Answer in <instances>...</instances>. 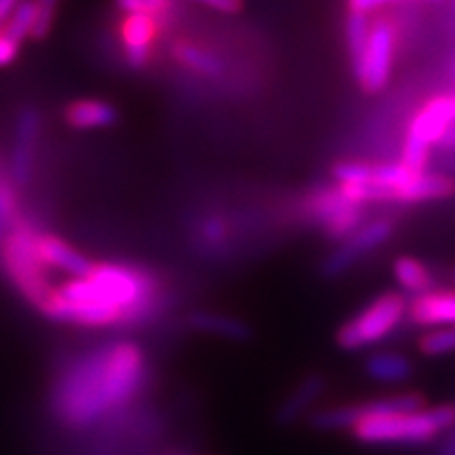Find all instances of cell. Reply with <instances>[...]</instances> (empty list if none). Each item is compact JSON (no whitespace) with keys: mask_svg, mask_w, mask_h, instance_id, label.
I'll return each mask as SVG.
<instances>
[{"mask_svg":"<svg viewBox=\"0 0 455 455\" xmlns=\"http://www.w3.org/2000/svg\"><path fill=\"white\" fill-rule=\"evenodd\" d=\"M453 284H455V272H453Z\"/></svg>","mask_w":455,"mask_h":455,"instance_id":"obj_31","label":"cell"},{"mask_svg":"<svg viewBox=\"0 0 455 455\" xmlns=\"http://www.w3.org/2000/svg\"><path fill=\"white\" fill-rule=\"evenodd\" d=\"M418 348L426 356H443L455 352V325L428 329L418 341Z\"/></svg>","mask_w":455,"mask_h":455,"instance_id":"obj_22","label":"cell"},{"mask_svg":"<svg viewBox=\"0 0 455 455\" xmlns=\"http://www.w3.org/2000/svg\"><path fill=\"white\" fill-rule=\"evenodd\" d=\"M20 43L13 41L4 30H0V68H7L13 64L17 55H20Z\"/></svg>","mask_w":455,"mask_h":455,"instance_id":"obj_25","label":"cell"},{"mask_svg":"<svg viewBox=\"0 0 455 455\" xmlns=\"http://www.w3.org/2000/svg\"><path fill=\"white\" fill-rule=\"evenodd\" d=\"M455 426L453 405H419L365 415L352 426V435L365 445H428Z\"/></svg>","mask_w":455,"mask_h":455,"instance_id":"obj_3","label":"cell"},{"mask_svg":"<svg viewBox=\"0 0 455 455\" xmlns=\"http://www.w3.org/2000/svg\"><path fill=\"white\" fill-rule=\"evenodd\" d=\"M57 7H60V0H36V21H34L30 38L43 41L47 36L53 26Z\"/></svg>","mask_w":455,"mask_h":455,"instance_id":"obj_24","label":"cell"},{"mask_svg":"<svg viewBox=\"0 0 455 455\" xmlns=\"http://www.w3.org/2000/svg\"><path fill=\"white\" fill-rule=\"evenodd\" d=\"M66 121L74 129H106L118 121V112L108 101L78 100L68 106Z\"/></svg>","mask_w":455,"mask_h":455,"instance_id":"obj_17","label":"cell"},{"mask_svg":"<svg viewBox=\"0 0 455 455\" xmlns=\"http://www.w3.org/2000/svg\"><path fill=\"white\" fill-rule=\"evenodd\" d=\"M36 253L44 264V268L49 270L51 278H53V275H84V272L93 266V261H91L81 249H76L74 244L64 241V238L47 235V232L41 230H38L36 235Z\"/></svg>","mask_w":455,"mask_h":455,"instance_id":"obj_10","label":"cell"},{"mask_svg":"<svg viewBox=\"0 0 455 455\" xmlns=\"http://www.w3.org/2000/svg\"><path fill=\"white\" fill-rule=\"evenodd\" d=\"M371 20L369 13H361V11H350L346 17V44H348V55L355 68L361 61L363 53H365L369 34H371Z\"/></svg>","mask_w":455,"mask_h":455,"instance_id":"obj_20","label":"cell"},{"mask_svg":"<svg viewBox=\"0 0 455 455\" xmlns=\"http://www.w3.org/2000/svg\"><path fill=\"white\" fill-rule=\"evenodd\" d=\"M388 3L392 0H348L350 11H361V13H371L373 9L384 7ZM428 3H439V0H428Z\"/></svg>","mask_w":455,"mask_h":455,"instance_id":"obj_27","label":"cell"},{"mask_svg":"<svg viewBox=\"0 0 455 455\" xmlns=\"http://www.w3.org/2000/svg\"><path fill=\"white\" fill-rule=\"evenodd\" d=\"M34 21H36V0H21L3 30L7 32L13 41L21 44L26 38H30Z\"/></svg>","mask_w":455,"mask_h":455,"instance_id":"obj_21","label":"cell"},{"mask_svg":"<svg viewBox=\"0 0 455 455\" xmlns=\"http://www.w3.org/2000/svg\"><path fill=\"white\" fill-rule=\"evenodd\" d=\"M395 57V30L388 21H378L371 26L369 43L361 61L352 68L361 89L365 93H379L388 87Z\"/></svg>","mask_w":455,"mask_h":455,"instance_id":"obj_7","label":"cell"},{"mask_svg":"<svg viewBox=\"0 0 455 455\" xmlns=\"http://www.w3.org/2000/svg\"><path fill=\"white\" fill-rule=\"evenodd\" d=\"M175 57H178L180 64L188 66L196 74H203V76L215 78L224 72V64H221L220 57L209 53V51L198 47V44L180 43L178 47H175Z\"/></svg>","mask_w":455,"mask_h":455,"instance_id":"obj_19","label":"cell"},{"mask_svg":"<svg viewBox=\"0 0 455 455\" xmlns=\"http://www.w3.org/2000/svg\"><path fill=\"white\" fill-rule=\"evenodd\" d=\"M455 124V93L439 95L430 100L422 110L415 114L411 127H409L407 141L430 148L439 144L447 129Z\"/></svg>","mask_w":455,"mask_h":455,"instance_id":"obj_8","label":"cell"},{"mask_svg":"<svg viewBox=\"0 0 455 455\" xmlns=\"http://www.w3.org/2000/svg\"><path fill=\"white\" fill-rule=\"evenodd\" d=\"M169 291L155 270L129 261H93L78 276L55 281L41 315L83 329L150 325L167 310Z\"/></svg>","mask_w":455,"mask_h":455,"instance_id":"obj_2","label":"cell"},{"mask_svg":"<svg viewBox=\"0 0 455 455\" xmlns=\"http://www.w3.org/2000/svg\"><path fill=\"white\" fill-rule=\"evenodd\" d=\"M158 32L156 15L150 13H127L121 24V38L124 49V61L133 70L148 66L152 57V43Z\"/></svg>","mask_w":455,"mask_h":455,"instance_id":"obj_11","label":"cell"},{"mask_svg":"<svg viewBox=\"0 0 455 455\" xmlns=\"http://www.w3.org/2000/svg\"><path fill=\"white\" fill-rule=\"evenodd\" d=\"M148 379V356L133 339H110L72 352L51 375V419L72 432L116 422L135 405Z\"/></svg>","mask_w":455,"mask_h":455,"instance_id":"obj_1","label":"cell"},{"mask_svg":"<svg viewBox=\"0 0 455 455\" xmlns=\"http://www.w3.org/2000/svg\"><path fill=\"white\" fill-rule=\"evenodd\" d=\"M17 220V190L15 184L0 181V244L9 235L11 226Z\"/></svg>","mask_w":455,"mask_h":455,"instance_id":"obj_23","label":"cell"},{"mask_svg":"<svg viewBox=\"0 0 455 455\" xmlns=\"http://www.w3.org/2000/svg\"><path fill=\"white\" fill-rule=\"evenodd\" d=\"M21 0H0V30H3L4 24L9 21V17L13 15V11Z\"/></svg>","mask_w":455,"mask_h":455,"instance_id":"obj_28","label":"cell"},{"mask_svg":"<svg viewBox=\"0 0 455 455\" xmlns=\"http://www.w3.org/2000/svg\"><path fill=\"white\" fill-rule=\"evenodd\" d=\"M407 301L401 291L375 295L356 315L341 323L335 333V344L346 352H361L382 344L407 318Z\"/></svg>","mask_w":455,"mask_h":455,"instance_id":"obj_4","label":"cell"},{"mask_svg":"<svg viewBox=\"0 0 455 455\" xmlns=\"http://www.w3.org/2000/svg\"><path fill=\"white\" fill-rule=\"evenodd\" d=\"M392 275H395L401 291L411 295V298L436 287V276L430 270V266H426L422 259L411 258V255H401L392 261Z\"/></svg>","mask_w":455,"mask_h":455,"instance_id":"obj_15","label":"cell"},{"mask_svg":"<svg viewBox=\"0 0 455 455\" xmlns=\"http://www.w3.org/2000/svg\"><path fill=\"white\" fill-rule=\"evenodd\" d=\"M439 146L441 148H455V124L451 129H447V133L441 138Z\"/></svg>","mask_w":455,"mask_h":455,"instance_id":"obj_29","label":"cell"},{"mask_svg":"<svg viewBox=\"0 0 455 455\" xmlns=\"http://www.w3.org/2000/svg\"><path fill=\"white\" fill-rule=\"evenodd\" d=\"M146 3H152V4H156V7H161V9H167L169 0H146Z\"/></svg>","mask_w":455,"mask_h":455,"instance_id":"obj_30","label":"cell"},{"mask_svg":"<svg viewBox=\"0 0 455 455\" xmlns=\"http://www.w3.org/2000/svg\"><path fill=\"white\" fill-rule=\"evenodd\" d=\"M188 327L195 329L198 333L215 335V338L221 339L244 341L251 338V327L244 321H241V318L212 310L190 312V316H188Z\"/></svg>","mask_w":455,"mask_h":455,"instance_id":"obj_14","label":"cell"},{"mask_svg":"<svg viewBox=\"0 0 455 455\" xmlns=\"http://www.w3.org/2000/svg\"><path fill=\"white\" fill-rule=\"evenodd\" d=\"M188 3L201 4V7L220 11L226 15H235L243 9V0H188Z\"/></svg>","mask_w":455,"mask_h":455,"instance_id":"obj_26","label":"cell"},{"mask_svg":"<svg viewBox=\"0 0 455 455\" xmlns=\"http://www.w3.org/2000/svg\"><path fill=\"white\" fill-rule=\"evenodd\" d=\"M323 386H325V379H323L321 375H308V378H306L304 382L281 403L278 419H281L283 424H291L295 419H299L301 415H304V409L312 405V403L321 396Z\"/></svg>","mask_w":455,"mask_h":455,"instance_id":"obj_18","label":"cell"},{"mask_svg":"<svg viewBox=\"0 0 455 455\" xmlns=\"http://www.w3.org/2000/svg\"><path fill=\"white\" fill-rule=\"evenodd\" d=\"M407 318L415 327L439 329L455 325V289L435 287L407 301Z\"/></svg>","mask_w":455,"mask_h":455,"instance_id":"obj_9","label":"cell"},{"mask_svg":"<svg viewBox=\"0 0 455 455\" xmlns=\"http://www.w3.org/2000/svg\"><path fill=\"white\" fill-rule=\"evenodd\" d=\"M392 232H395V224L388 218L363 221L352 235L339 241L338 247L327 255L321 266L323 276L338 278L346 275L350 268H355L358 261L365 259L369 253L382 247L384 243H388Z\"/></svg>","mask_w":455,"mask_h":455,"instance_id":"obj_6","label":"cell"},{"mask_svg":"<svg viewBox=\"0 0 455 455\" xmlns=\"http://www.w3.org/2000/svg\"><path fill=\"white\" fill-rule=\"evenodd\" d=\"M455 192V181L443 173H413L405 184L398 188L396 203L418 204L428 201H441L449 198Z\"/></svg>","mask_w":455,"mask_h":455,"instance_id":"obj_13","label":"cell"},{"mask_svg":"<svg viewBox=\"0 0 455 455\" xmlns=\"http://www.w3.org/2000/svg\"><path fill=\"white\" fill-rule=\"evenodd\" d=\"M365 371L379 384H401L411 378L413 365L405 355L395 350H379L367 356Z\"/></svg>","mask_w":455,"mask_h":455,"instance_id":"obj_16","label":"cell"},{"mask_svg":"<svg viewBox=\"0 0 455 455\" xmlns=\"http://www.w3.org/2000/svg\"><path fill=\"white\" fill-rule=\"evenodd\" d=\"M41 135V114L36 108H24L17 118V135L13 158H11V173H13L15 188L28 186L32 175V161H34V148L36 140Z\"/></svg>","mask_w":455,"mask_h":455,"instance_id":"obj_12","label":"cell"},{"mask_svg":"<svg viewBox=\"0 0 455 455\" xmlns=\"http://www.w3.org/2000/svg\"><path fill=\"white\" fill-rule=\"evenodd\" d=\"M304 212L331 241H344L363 224V207L344 196L339 186L321 188L304 201Z\"/></svg>","mask_w":455,"mask_h":455,"instance_id":"obj_5","label":"cell"}]
</instances>
